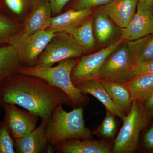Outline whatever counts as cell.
<instances>
[{
  "label": "cell",
  "instance_id": "obj_31",
  "mask_svg": "<svg viewBox=\"0 0 153 153\" xmlns=\"http://www.w3.org/2000/svg\"><path fill=\"white\" fill-rule=\"evenodd\" d=\"M146 106L149 110L152 113H153V94L144 103Z\"/></svg>",
  "mask_w": 153,
  "mask_h": 153
},
{
  "label": "cell",
  "instance_id": "obj_6",
  "mask_svg": "<svg viewBox=\"0 0 153 153\" xmlns=\"http://www.w3.org/2000/svg\"><path fill=\"white\" fill-rule=\"evenodd\" d=\"M85 51L71 35L59 33L47 44L35 66L52 67L62 60L79 57Z\"/></svg>",
  "mask_w": 153,
  "mask_h": 153
},
{
  "label": "cell",
  "instance_id": "obj_2",
  "mask_svg": "<svg viewBox=\"0 0 153 153\" xmlns=\"http://www.w3.org/2000/svg\"><path fill=\"white\" fill-rule=\"evenodd\" d=\"M74 58H69L60 61L56 66L44 67L23 66L19 72L26 75L37 76L47 81L66 94L74 108L83 107L88 102V98L74 85L71 73L77 63Z\"/></svg>",
  "mask_w": 153,
  "mask_h": 153
},
{
  "label": "cell",
  "instance_id": "obj_4",
  "mask_svg": "<svg viewBox=\"0 0 153 153\" xmlns=\"http://www.w3.org/2000/svg\"><path fill=\"white\" fill-rule=\"evenodd\" d=\"M153 117L143 102L133 100L130 110L123 119V124L115 140L114 153H131L138 147L140 133Z\"/></svg>",
  "mask_w": 153,
  "mask_h": 153
},
{
  "label": "cell",
  "instance_id": "obj_26",
  "mask_svg": "<svg viewBox=\"0 0 153 153\" xmlns=\"http://www.w3.org/2000/svg\"><path fill=\"white\" fill-rule=\"evenodd\" d=\"M6 5L11 11L16 14L22 15L25 12L30 0H4Z\"/></svg>",
  "mask_w": 153,
  "mask_h": 153
},
{
  "label": "cell",
  "instance_id": "obj_30",
  "mask_svg": "<svg viewBox=\"0 0 153 153\" xmlns=\"http://www.w3.org/2000/svg\"><path fill=\"white\" fill-rule=\"evenodd\" d=\"M144 144L147 149L153 150V125L145 134Z\"/></svg>",
  "mask_w": 153,
  "mask_h": 153
},
{
  "label": "cell",
  "instance_id": "obj_16",
  "mask_svg": "<svg viewBox=\"0 0 153 153\" xmlns=\"http://www.w3.org/2000/svg\"><path fill=\"white\" fill-rule=\"evenodd\" d=\"M75 86L83 94H88L94 96L104 105L106 110L112 113L114 116L122 120L125 116L114 103L99 79L84 81L78 83Z\"/></svg>",
  "mask_w": 153,
  "mask_h": 153
},
{
  "label": "cell",
  "instance_id": "obj_1",
  "mask_svg": "<svg viewBox=\"0 0 153 153\" xmlns=\"http://www.w3.org/2000/svg\"><path fill=\"white\" fill-rule=\"evenodd\" d=\"M0 98L2 102L19 105L37 115L41 121H49L59 105L72 106L70 99L62 91L41 78L20 72L1 83Z\"/></svg>",
  "mask_w": 153,
  "mask_h": 153
},
{
  "label": "cell",
  "instance_id": "obj_13",
  "mask_svg": "<svg viewBox=\"0 0 153 153\" xmlns=\"http://www.w3.org/2000/svg\"><path fill=\"white\" fill-rule=\"evenodd\" d=\"M52 13L49 0H32V11L25 22L23 32L30 35L49 29Z\"/></svg>",
  "mask_w": 153,
  "mask_h": 153
},
{
  "label": "cell",
  "instance_id": "obj_33",
  "mask_svg": "<svg viewBox=\"0 0 153 153\" xmlns=\"http://www.w3.org/2000/svg\"><path fill=\"white\" fill-rule=\"evenodd\" d=\"M1 99L0 98V106H1ZM1 113V110H0V113Z\"/></svg>",
  "mask_w": 153,
  "mask_h": 153
},
{
  "label": "cell",
  "instance_id": "obj_20",
  "mask_svg": "<svg viewBox=\"0 0 153 153\" xmlns=\"http://www.w3.org/2000/svg\"><path fill=\"white\" fill-rule=\"evenodd\" d=\"M127 44L135 64L153 59V33L134 41H128Z\"/></svg>",
  "mask_w": 153,
  "mask_h": 153
},
{
  "label": "cell",
  "instance_id": "obj_3",
  "mask_svg": "<svg viewBox=\"0 0 153 153\" xmlns=\"http://www.w3.org/2000/svg\"><path fill=\"white\" fill-rule=\"evenodd\" d=\"M47 136L51 145L73 139H92L91 131L85 126L83 108L67 112L63 105L57 107L47 124Z\"/></svg>",
  "mask_w": 153,
  "mask_h": 153
},
{
  "label": "cell",
  "instance_id": "obj_18",
  "mask_svg": "<svg viewBox=\"0 0 153 153\" xmlns=\"http://www.w3.org/2000/svg\"><path fill=\"white\" fill-rule=\"evenodd\" d=\"M132 99L144 103L153 94V74L137 75L126 84Z\"/></svg>",
  "mask_w": 153,
  "mask_h": 153
},
{
  "label": "cell",
  "instance_id": "obj_14",
  "mask_svg": "<svg viewBox=\"0 0 153 153\" xmlns=\"http://www.w3.org/2000/svg\"><path fill=\"white\" fill-rule=\"evenodd\" d=\"M138 0H112L102 10L121 29L126 27L136 13Z\"/></svg>",
  "mask_w": 153,
  "mask_h": 153
},
{
  "label": "cell",
  "instance_id": "obj_24",
  "mask_svg": "<svg viewBox=\"0 0 153 153\" xmlns=\"http://www.w3.org/2000/svg\"><path fill=\"white\" fill-rule=\"evenodd\" d=\"M14 141L4 121L0 123V153H16Z\"/></svg>",
  "mask_w": 153,
  "mask_h": 153
},
{
  "label": "cell",
  "instance_id": "obj_9",
  "mask_svg": "<svg viewBox=\"0 0 153 153\" xmlns=\"http://www.w3.org/2000/svg\"><path fill=\"white\" fill-rule=\"evenodd\" d=\"M1 106L4 111L3 121L14 141L27 135L37 126L40 117L37 115L12 103L2 102Z\"/></svg>",
  "mask_w": 153,
  "mask_h": 153
},
{
  "label": "cell",
  "instance_id": "obj_27",
  "mask_svg": "<svg viewBox=\"0 0 153 153\" xmlns=\"http://www.w3.org/2000/svg\"><path fill=\"white\" fill-rule=\"evenodd\" d=\"M112 0H77L74 7V10L91 8L94 7L105 5Z\"/></svg>",
  "mask_w": 153,
  "mask_h": 153
},
{
  "label": "cell",
  "instance_id": "obj_5",
  "mask_svg": "<svg viewBox=\"0 0 153 153\" xmlns=\"http://www.w3.org/2000/svg\"><path fill=\"white\" fill-rule=\"evenodd\" d=\"M57 34L50 29L30 35L20 32L12 36L7 43L16 50L24 66H33L47 44Z\"/></svg>",
  "mask_w": 153,
  "mask_h": 153
},
{
  "label": "cell",
  "instance_id": "obj_28",
  "mask_svg": "<svg viewBox=\"0 0 153 153\" xmlns=\"http://www.w3.org/2000/svg\"><path fill=\"white\" fill-rule=\"evenodd\" d=\"M135 76L141 74H153V58L143 63H137L134 67Z\"/></svg>",
  "mask_w": 153,
  "mask_h": 153
},
{
  "label": "cell",
  "instance_id": "obj_8",
  "mask_svg": "<svg viewBox=\"0 0 153 153\" xmlns=\"http://www.w3.org/2000/svg\"><path fill=\"white\" fill-rule=\"evenodd\" d=\"M120 38L108 47L98 52L81 57L72 70L71 78L74 85L84 81L98 78L105 60L114 51L124 43Z\"/></svg>",
  "mask_w": 153,
  "mask_h": 153
},
{
  "label": "cell",
  "instance_id": "obj_17",
  "mask_svg": "<svg viewBox=\"0 0 153 153\" xmlns=\"http://www.w3.org/2000/svg\"><path fill=\"white\" fill-rule=\"evenodd\" d=\"M99 79L118 109L123 114H128L133 100L130 91L126 84L107 79Z\"/></svg>",
  "mask_w": 153,
  "mask_h": 153
},
{
  "label": "cell",
  "instance_id": "obj_32",
  "mask_svg": "<svg viewBox=\"0 0 153 153\" xmlns=\"http://www.w3.org/2000/svg\"><path fill=\"white\" fill-rule=\"evenodd\" d=\"M139 2L143 3L148 5L153 6V0H138Z\"/></svg>",
  "mask_w": 153,
  "mask_h": 153
},
{
  "label": "cell",
  "instance_id": "obj_19",
  "mask_svg": "<svg viewBox=\"0 0 153 153\" xmlns=\"http://www.w3.org/2000/svg\"><path fill=\"white\" fill-rule=\"evenodd\" d=\"M24 66L16 50L11 45L0 48V85L7 77L19 72Z\"/></svg>",
  "mask_w": 153,
  "mask_h": 153
},
{
  "label": "cell",
  "instance_id": "obj_10",
  "mask_svg": "<svg viewBox=\"0 0 153 153\" xmlns=\"http://www.w3.org/2000/svg\"><path fill=\"white\" fill-rule=\"evenodd\" d=\"M121 38L131 41L153 33V7L138 2L136 13L126 27L121 29Z\"/></svg>",
  "mask_w": 153,
  "mask_h": 153
},
{
  "label": "cell",
  "instance_id": "obj_25",
  "mask_svg": "<svg viewBox=\"0 0 153 153\" xmlns=\"http://www.w3.org/2000/svg\"><path fill=\"white\" fill-rule=\"evenodd\" d=\"M114 115L106 110V116L99 127L98 132L102 137L111 138L114 136L117 129V124Z\"/></svg>",
  "mask_w": 153,
  "mask_h": 153
},
{
  "label": "cell",
  "instance_id": "obj_12",
  "mask_svg": "<svg viewBox=\"0 0 153 153\" xmlns=\"http://www.w3.org/2000/svg\"><path fill=\"white\" fill-rule=\"evenodd\" d=\"M57 153H111V145L104 141L70 139L52 145Z\"/></svg>",
  "mask_w": 153,
  "mask_h": 153
},
{
  "label": "cell",
  "instance_id": "obj_21",
  "mask_svg": "<svg viewBox=\"0 0 153 153\" xmlns=\"http://www.w3.org/2000/svg\"><path fill=\"white\" fill-rule=\"evenodd\" d=\"M93 29L101 44L108 41L116 32V28L109 17L102 10L97 11L93 21Z\"/></svg>",
  "mask_w": 153,
  "mask_h": 153
},
{
  "label": "cell",
  "instance_id": "obj_7",
  "mask_svg": "<svg viewBox=\"0 0 153 153\" xmlns=\"http://www.w3.org/2000/svg\"><path fill=\"white\" fill-rule=\"evenodd\" d=\"M135 63L126 43H123L109 55L97 79L126 84L135 76Z\"/></svg>",
  "mask_w": 153,
  "mask_h": 153
},
{
  "label": "cell",
  "instance_id": "obj_11",
  "mask_svg": "<svg viewBox=\"0 0 153 153\" xmlns=\"http://www.w3.org/2000/svg\"><path fill=\"white\" fill-rule=\"evenodd\" d=\"M48 121H41L39 126L31 132L14 141L17 153H53L54 148L47 136Z\"/></svg>",
  "mask_w": 153,
  "mask_h": 153
},
{
  "label": "cell",
  "instance_id": "obj_15",
  "mask_svg": "<svg viewBox=\"0 0 153 153\" xmlns=\"http://www.w3.org/2000/svg\"><path fill=\"white\" fill-rule=\"evenodd\" d=\"M93 13L92 9L71 10L53 17L49 29L56 33L68 34L88 19Z\"/></svg>",
  "mask_w": 153,
  "mask_h": 153
},
{
  "label": "cell",
  "instance_id": "obj_23",
  "mask_svg": "<svg viewBox=\"0 0 153 153\" xmlns=\"http://www.w3.org/2000/svg\"><path fill=\"white\" fill-rule=\"evenodd\" d=\"M16 24L0 13V44L7 43L9 39L19 33Z\"/></svg>",
  "mask_w": 153,
  "mask_h": 153
},
{
  "label": "cell",
  "instance_id": "obj_29",
  "mask_svg": "<svg viewBox=\"0 0 153 153\" xmlns=\"http://www.w3.org/2000/svg\"><path fill=\"white\" fill-rule=\"evenodd\" d=\"M69 0H49L52 13L57 14L59 13Z\"/></svg>",
  "mask_w": 153,
  "mask_h": 153
},
{
  "label": "cell",
  "instance_id": "obj_34",
  "mask_svg": "<svg viewBox=\"0 0 153 153\" xmlns=\"http://www.w3.org/2000/svg\"></svg>",
  "mask_w": 153,
  "mask_h": 153
},
{
  "label": "cell",
  "instance_id": "obj_22",
  "mask_svg": "<svg viewBox=\"0 0 153 153\" xmlns=\"http://www.w3.org/2000/svg\"><path fill=\"white\" fill-rule=\"evenodd\" d=\"M68 34L71 35L86 51L92 49L95 44L93 34V19H87Z\"/></svg>",
  "mask_w": 153,
  "mask_h": 153
}]
</instances>
